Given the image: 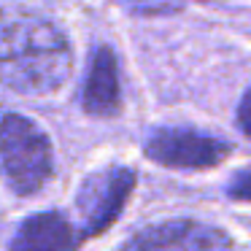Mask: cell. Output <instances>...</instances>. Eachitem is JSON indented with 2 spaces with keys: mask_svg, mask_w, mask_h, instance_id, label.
I'll list each match as a JSON object with an SVG mask.
<instances>
[{
  "mask_svg": "<svg viewBox=\"0 0 251 251\" xmlns=\"http://www.w3.org/2000/svg\"><path fill=\"white\" fill-rule=\"evenodd\" d=\"M0 170L19 197H30L46 186L54 176V149L38 122L17 111L0 116Z\"/></svg>",
  "mask_w": 251,
  "mask_h": 251,
  "instance_id": "obj_2",
  "label": "cell"
},
{
  "mask_svg": "<svg viewBox=\"0 0 251 251\" xmlns=\"http://www.w3.org/2000/svg\"><path fill=\"white\" fill-rule=\"evenodd\" d=\"M229 195L235 197V200H240V202H246L249 200V170H238V178H235V184H232V189H229Z\"/></svg>",
  "mask_w": 251,
  "mask_h": 251,
  "instance_id": "obj_9",
  "label": "cell"
},
{
  "mask_svg": "<svg viewBox=\"0 0 251 251\" xmlns=\"http://www.w3.org/2000/svg\"><path fill=\"white\" fill-rule=\"evenodd\" d=\"M143 151L151 162L170 170H211L232 157L235 143L189 125H168L149 132Z\"/></svg>",
  "mask_w": 251,
  "mask_h": 251,
  "instance_id": "obj_4",
  "label": "cell"
},
{
  "mask_svg": "<svg viewBox=\"0 0 251 251\" xmlns=\"http://www.w3.org/2000/svg\"><path fill=\"white\" fill-rule=\"evenodd\" d=\"M125 249H141V251H211V249H232V238L222 232L219 227L195 222V219H170L162 224H151V227L141 229L125 240Z\"/></svg>",
  "mask_w": 251,
  "mask_h": 251,
  "instance_id": "obj_5",
  "label": "cell"
},
{
  "mask_svg": "<svg viewBox=\"0 0 251 251\" xmlns=\"http://www.w3.org/2000/svg\"><path fill=\"white\" fill-rule=\"evenodd\" d=\"M73 51L65 33L41 14L0 17V84L11 92L41 98L65 87Z\"/></svg>",
  "mask_w": 251,
  "mask_h": 251,
  "instance_id": "obj_1",
  "label": "cell"
},
{
  "mask_svg": "<svg viewBox=\"0 0 251 251\" xmlns=\"http://www.w3.org/2000/svg\"><path fill=\"white\" fill-rule=\"evenodd\" d=\"M84 114L111 119L122 111V84H119V60L108 44H100L92 49L87 81L81 92Z\"/></svg>",
  "mask_w": 251,
  "mask_h": 251,
  "instance_id": "obj_6",
  "label": "cell"
},
{
  "mask_svg": "<svg viewBox=\"0 0 251 251\" xmlns=\"http://www.w3.org/2000/svg\"><path fill=\"white\" fill-rule=\"evenodd\" d=\"M246 108H249V92H243V95H240V100H238V127H240V132H243V135H249V119H246Z\"/></svg>",
  "mask_w": 251,
  "mask_h": 251,
  "instance_id": "obj_10",
  "label": "cell"
},
{
  "mask_svg": "<svg viewBox=\"0 0 251 251\" xmlns=\"http://www.w3.org/2000/svg\"><path fill=\"white\" fill-rule=\"evenodd\" d=\"M122 6L132 14H141V17H159V14L178 11L176 0H122Z\"/></svg>",
  "mask_w": 251,
  "mask_h": 251,
  "instance_id": "obj_8",
  "label": "cell"
},
{
  "mask_svg": "<svg viewBox=\"0 0 251 251\" xmlns=\"http://www.w3.org/2000/svg\"><path fill=\"white\" fill-rule=\"evenodd\" d=\"M11 249L25 251V249H76V227L71 224V219L60 211H44L33 213L19 224L17 235L11 238Z\"/></svg>",
  "mask_w": 251,
  "mask_h": 251,
  "instance_id": "obj_7",
  "label": "cell"
},
{
  "mask_svg": "<svg viewBox=\"0 0 251 251\" xmlns=\"http://www.w3.org/2000/svg\"><path fill=\"white\" fill-rule=\"evenodd\" d=\"M135 181L138 173L127 165H111V168L95 170L92 176L84 178V184L76 192L78 246L114 227L135 189Z\"/></svg>",
  "mask_w": 251,
  "mask_h": 251,
  "instance_id": "obj_3",
  "label": "cell"
}]
</instances>
